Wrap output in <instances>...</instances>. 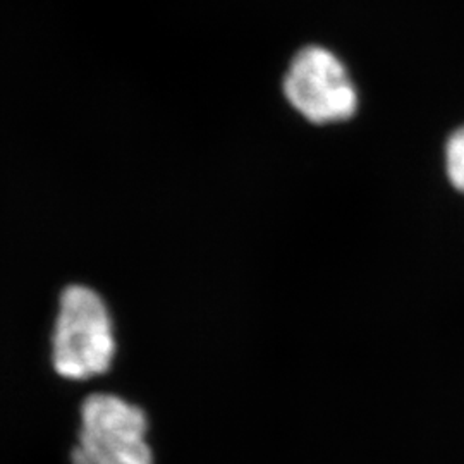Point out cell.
Masks as SVG:
<instances>
[{
  "label": "cell",
  "instance_id": "cell-1",
  "mask_svg": "<svg viewBox=\"0 0 464 464\" xmlns=\"http://www.w3.org/2000/svg\"><path fill=\"white\" fill-rule=\"evenodd\" d=\"M114 356V325L103 299L86 285H69L52 337L55 372L64 379L86 381L105 373Z\"/></svg>",
  "mask_w": 464,
  "mask_h": 464
},
{
  "label": "cell",
  "instance_id": "cell-2",
  "mask_svg": "<svg viewBox=\"0 0 464 464\" xmlns=\"http://www.w3.org/2000/svg\"><path fill=\"white\" fill-rule=\"evenodd\" d=\"M149 420L140 406L112 394H92L82 404V429L72 464H153Z\"/></svg>",
  "mask_w": 464,
  "mask_h": 464
},
{
  "label": "cell",
  "instance_id": "cell-3",
  "mask_svg": "<svg viewBox=\"0 0 464 464\" xmlns=\"http://www.w3.org/2000/svg\"><path fill=\"white\" fill-rule=\"evenodd\" d=\"M284 95L312 124L344 122L358 111V92L343 61L310 45L293 57L284 78Z\"/></svg>",
  "mask_w": 464,
  "mask_h": 464
},
{
  "label": "cell",
  "instance_id": "cell-4",
  "mask_svg": "<svg viewBox=\"0 0 464 464\" xmlns=\"http://www.w3.org/2000/svg\"><path fill=\"white\" fill-rule=\"evenodd\" d=\"M446 170L450 184L464 195V126L449 136Z\"/></svg>",
  "mask_w": 464,
  "mask_h": 464
}]
</instances>
